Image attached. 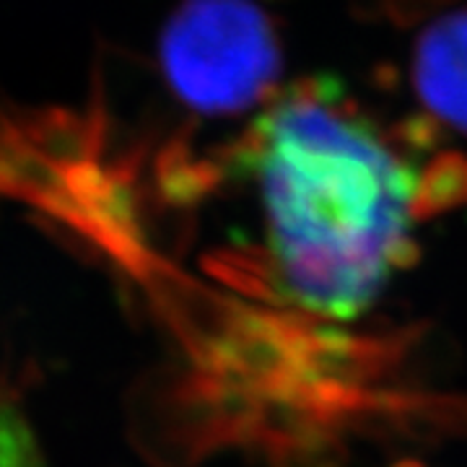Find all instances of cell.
I'll return each instance as SVG.
<instances>
[{"mask_svg": "<svg viewBox=\"0 0 467 467\" xmlns=\"http://www.w3.org/2000/svg\"><path fill=\"white\" fill-rule=\"evenodd\" d=\"M161 60L174 94L201 115L252 109L281 76L275 26L252 0H187L169 21Z\"/></svg>", "mask_w": 467, "mask_h": 467, "instance_id": "cell-2", "label": "cell"}, {"mask_svg": "<svg viewBox=\"0 0 467 467\" xmlns=\"http://www.w3.org/2000/svg\"><path fill=\"white\" fill-rule=\"evenodd\" d=\"M413 86L429 115L467 133V8L436 18L418 36Z\"/></svg>", "mask_w": 467, "mask_h": 467, "instance_id": "cell-3", "label": "cell"}, {"mask_svg": "<svg viewBox=\"0 0 467 467\" xmlns=\"http://www.w3.org/2000/svg\"><path fill=\"white\" fill-rule=\"evenodd\" d=\"M234 156L257 190L281 296L319 317H361L413 254L423 192L405 149L337 88L296 84Z\"/></svg>", "mask_w": 467, "mask_h": 467, "instance_id": "cell-1", "label": "cell"}, {"mask_svg": "<svg viewBox=\"0 0 467 467\" xmlns=\"http://www.w3.org/2000/svg\"><path fill=\"white\" fill-rule=\"evenodd\" d=\"M0 467H47L32 426L11 402H0Z\"/></svg>", "mask_w": 467, "mask_h": 467, "instance_id": "cell-4", "label": "cell"}]
</instances>
